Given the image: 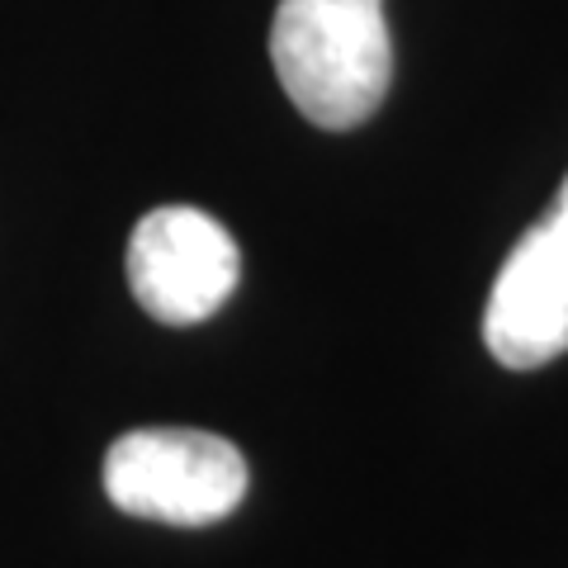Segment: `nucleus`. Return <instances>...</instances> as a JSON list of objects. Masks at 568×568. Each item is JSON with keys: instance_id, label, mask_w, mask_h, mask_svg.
<instances>
[{"instance_id": "nucleus-3", "label": "nucleus", "mask_w": 568, "mask_h": 568, "mask_svg": "<svg viewBox=\"0 0 568 568\" xmlns=\"http://www.w3.org/2000/svg\"><path fill=\"white\" fill-rule=\"evenodd\" d=\"M242 256L233 233L194 204L142 213L129 237V290L138 308L166 327H194L237 290Z\"/></svg>"}, {"instance_id": "nucleus-4", "label": "nucleus", "mask_w": 568, "mask_h": 568, "mask_svg": "<svg viewBox=\"0 0 568 568\" xmlns=\"http://www.w3.org/2000/svg\"><path fill=\"white\" fill-rule=\"evenodd\" d=\"M484 346L507 369H540L568 351V175L493 280Z\"/></svg>"}, {"instance_id": "nucleus-1", "label": "nucleus", "mask_w": 568, "mask_h": 568, "mask_svg": "<svg viewBox=\"0 0 568 568\" xmlns=\"http://www.w3.org/2000/svg\"><path fill=\"white\" fill-rule=\"evenodd\" d=\"M271 62L294 110L346 133L384 104L394 81L384 0H280Z\"/></svg>"}, {"instance_id": "nucleus-2", "label": "nucleus", "mask_w": 568, "mask_h": 568, "mask_svg": "<svg viewBox=\"0 0 568 568\" xmlns=\"http://www.w3.org/2000/svg\"><path fill=\"white\" fill-rule=\"evenodd\" d=\"M246 459L233 440L194 426H138L104 455V493L119 511L166 526H213L246 497Z\"/></svg>"}]
</instances>
